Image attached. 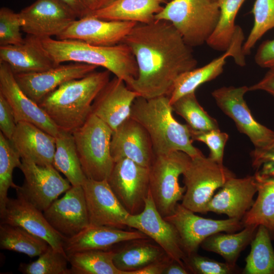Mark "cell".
Listing matches in <instances>:
<instances>
[{"instance_id":"ac0fdd59","label":"cell","mask_w":274,"mask_h":274,"mask_svg":"<svg viewBox=\"0 0 274 274\" xmlns=\"http://www.w3.org/2000/svg\"><path fill=\"white\" fill-rule=\"evenodd\" d=\"M97 66L78 62L59 64L42 72L14 75L22 90L37 104L63 83L82 78Z\"/></svg>"},{"instance_id":"ab89813d","label":"cell","mask_w":274,"mask_h":274,"mask_svg":"<svg viewBox=\"0 0 274 274\" xmlns=\"http://www.w3.org/2000/svg\"><path fill=\"white\" fill-rule=\"evenodd\" d=\"M68 262L66 254L49 245L37 260L28 263H21L18 269L24 274H71L67 267Z\"/></svg>"},{"instance_id":"8992f818","label":"cell","mask_w":274,"mask_h":274,"mask_svg":"<svg viewBox=\"0 0 274 274\" xmlns=\"http://www.w3.org/2000/svg\"><path fill=\"white\" fill-rule=\"evenodd\" d=\"M113 130L92 113L73 133L83 171L87 178L107 180L114 161L111 153Z\"/></svg>"},{"instance_id":"603a6c76","label":"cell","mask_w":274,"mask_h":274,"mask_svg":"<svg viewBox=\"0 0 274 274\" xmlns=\"http://www.w3.org/2000/svg\"><path fill=\"white\" fill-rule=\"evenodd\" d=\"M138 97L123 80L115 76L95 98L91 113L113 131L130 117L132 105Z\"/></svg>"},{"instance_id":"f6af8a7d","label":"cell","mask_w":274,"mask_h":274,"mask_svg":"<svg viewBox=\"0 0 274 274\" xmlns=\"http://www.w3.org/2000/svg\"><path fill=\"white\" fill-rule=\"evenodd\" d=\"M17 123L9 102L0 93V130L8 140H11Z\"/></svg>"},{"instance_id":"1f68e13d","label":"cell","mask_w":274,"mask_h":274,"mask_svg":"<svg viewBox=\"0 0 274 274\" xmlns=\"http://www.w3.org/2000/svg\"><path fill=\"white\" fill-rule=\"evenodd\" d=\"M55 138L53 166L65 176L72 186L82 185L87 178L82 168L73 134L59 130Z\"/></svg>"},{"instance_id":"2e32d148","label":"cell","mask_w":274,"mask_h":274,"mask_svg":"<svg viewBox=\"0 0 274 274\" xmlns=\"http://www.w3.org/2000/svg\"><path fill=\"white\" fill-rule=\"evenodd\" d=\"M85 197L89 223L123 229L129 213L121 203L107 180L87 178L82 185Z\"/></svg>"},{"instance_id":"7c38bea8","label":"cell","mask_w":274,"mask_h":274,"mask_svg":"<svg viewBox=\"0 0 274 274\" xmlns=\"http://www.w3.org/2000/svg\"><path fill=\"white\" fill-rule=\"evenodd\" d=\"M24 176L19 190L33 206L43 212L62 193L72 187L53 165H40L21 160L19 168Z\"/></svg>"},{"instance_id":"9c48e42d","label":"cell","mask_w":274,"mask_h":274,"mask_svg":"<svg viewBox=\"0 0 274 274\" xmlns=\"http://www.w3.org/2000/svg\"><path fill=\"white\" fill-rule=\"evenodd\" d=\"M164 218L177 230L186 255L196 253L202 242L213 234L233 233L244 227L242 221L235 219L215 220L199 216L181 203Z\"/></svg>"},{"instance_id":"e575fe53","label":"cell","mask_w":274,"mask_h":274,"mask_svg":"<svg viewBox=\"0 0 274 274\" xmlns=\"http://www.w3.org/2000/svg\"><path fill=\"white\" fill-rule=\"evenodd\" d=\"M49 245L23 228L1 223L0 248L23 253L30 257L40 256Z\"/></svg>"},{"instance_id":"816d5d0a","label":"cell","mask_w":274,"mask_h":274,"mask_svg":"<svg viewBox=\"0 0 274 274\" xmlns=\"http://www.w3.org/2000/svg\"><path fill=\"white\" fill-rule=\"evenodd\" d=\"M86 5L90 12V14L93 12L101 10L109 6L117 0H84Z\"/></svg>"},{"instance_id":"f5cc1de1","label":"cell","mask_w":274,"mask_h":274,"mask_svg":"<svg viewBox=\"0 0 274 274\" xmlns=\"http://www.w3.org/2000/svg\"><path fill=\"white\" fill-rule=\"evenodd\" d=\"M166 1H167V2H169V1H172V0H166Z\"/></svg>"},{"instance_id":"7bdbcfd3","label":"cell","mask_w":274,"mask_h":274,"mask_svg":"<svg viewBox=\"0 0 274 274\" xmlns=\"http://www.w3.org/2000/svg\"><path fill=\"white\" fill-rule=\"evenodd\" d=\"M191 135L193 141L203 143L208 147L210 158L223 164L224 148L229 138L227 133L217 129L204 132H191Z\"/></svg>"},{"instance_id":"d6a6232c","label":"cell","mask_w":274,"mask_h":274,"mask_svg":"<svg viewBox=\"0 0 274 274\" xmlns=\"http://www.w3.org/2000/svg\"><path fill=\"white\" fill-rule=\"evenodd\" d=\"M268 230L258 226L245 259V274H274V250Z\"/></svg>"},{"instance_id":"4316f807","label":"cell","mask_w":274,"mask_h":274,"mask_svg":"<svg viewBox=\"0 0 274 274\" xmlns=\"http://www.w3.org/2000/svg\"><path fill=\"white\" fill-rule=\"evenodd\" d=\"M140 231H125L107 226L89 225L74 236L65 238L63 248L67 254L88 250H108L117 244L148 238Z\"/></svg>"},{"instance_id":"b9f144b4","label":"cell","mask_w":274,"mask_h":274,"mask_svg":"<svg viewBox=\"0 0 274 274\" xmlns=\"http://www.w3.org/2000/svg\"><path fill=\"white\" fill-rule=\"evenodd\" d=\"M183 262L190 273L232 274L238 271L236 266L201 256L197 252L187 255Z\"/></svg>"},{"instance_id":"681fc988","label":"cell","mask_w":274,"mask_h":274,"mask_svg":"<svg viewBox=\"0 0 274 274\" xmlns=\"http://www.w3.org/2000/svg\"><path fill=\"white\" fill-rule=\"evenodd\" d=\"M71 9L78 19L90 14L84 0H58Z\"/></svg>"},{"instance_id":"bcb514c9","label":"cell","mask_w":274,"mask_h":274,"mask_svg":"<svg viewBox=\"0 0 274 274\" xmlns=\"http://www.w3.org/2000/svg\"><path fill=\"white\" fill-rule=\"evenodd\" d=\"M256 63L261 67H274V39L263 42L255 55Z\"/></svg>"},{"instance_id":"d4e9b609","label":"cell","mask_w":274,"mask_h":274,"mask_svg":"<svg viewBox=\"0 0 274 274\" xmlns=\"http://www.w3.org/2000/svg\"><path fill=\"white\" fill-rule=\"evenodd\" d=\"M0 62L6 63L14 75L42 72L57 65L42 39L30 35L20 44L0 46Z\"/></svg>"},{"instance_id":"9a60e30c","label":"cell","mask_w":274,"mask_h":274,"mask_svg":"<svg viewBox=\"0 0 274 274\" xmlns=\"http://www.w3.org/2000/svg\"><path fill=\"white\" fill-rule=\"evenodd\" d=\"M16 191L17 197H8L4 210L0 213L1 223L21 227L45 240L54 249L66 254L63 248L66 237L51 226L42 211L30 202L19 190Z\"/></svg>"},{"instance_id":"836d02e7","label":"cell","mask_w":274,"mask_h":274,"mask_svg":"<svg viewBox=\"0 0 274 274\" xmlns=\"http://www.w3.org/2000/svg\"><path fill=\"white\" fill-rule=\"evenodd\" d=\"M112 250H88L67 254L71 274H124L113 262Z\"/></svg>"},{"instance_id":"8fae6325","label":"cell","mask_w":274,"mask_h":274,"mask_svg":"<svg viewBox=\"0 0 274 274\" xmlns=\"http://www.w3.org/2000/svg\"><path fill=\"white\" fill-rule=\"evenodd\" d=\"M107 181L130 215L141 212L150 191L149 169L123 158L115 162Z\"/></svg>"},{"instance_id":"7a4b0ae2","label":"cell","mask_w":274,"mask_h":274,"mask_svg":"<svg viewBox=\"0 0 274 274\" xmlns=\"http://www.w3.org/2000/svg\"><path fill=\"white\" fill-rule=\"evenodd\" d=\"M108 70L94 71L66 82L38 104L59 130L73 133L91 113L92 104L110 80Z\"/></svg>"},{"instance_id":"484cf974","label":"cell","mask_w":274,"mask_h":274,"mask_svg":"<svg viewBox=\"0 0 274 274\" xmlns=\"http://www.w3.org/2000/svg\"><path fill=\"white\" fill-rule=\"evenodd\" d=\"M11 142L21 160L40 165H53L55 138L35 125L17 123Z\"/></svg>"},{"instance_id":"d6986e66","label":"cell","mask_w":274,"mask_h":274,"mask_svg":"<svg viewBox=\"0 0 274 274\" xmlns=\"http://www.w3.org/2000/svg\"><path fill=\"white\" fill-rule=\"evenodd\" d=\"M136 23L105 20L89 14L76 19L56 39L76 40L96 46H111L122 43Z\"/></svg>"},{"instance_id":"277c9868","label":"cell","mask_w":274,"mask_h":274,"mask_svg":"<svg viewBox=\"0 0 274 274\" xmlns=\"http://www.w3.org/2000/svg\"><path fill=\"white\" fill-rule=\"evenodd\" d=\"M43 45L56 64L78 62L100 66L123 80L126 85L138 74L136 62L129 47L122 43L111 46L91 45L76 40L42 39Z\"/></svg>"},{"instance_id":"8d00e7d4","label":"cell","mask_w":274,"mask_h":274,"mask_svg":"<svg viewBox=\"0 0 274 274\" xmlns=\"http://www.w3.org/2000/svg\"><path fill=\"white\" fill-rule=\"evenodd\" d=\"M245 1L218 0L220 16L215 30L207 43L211 48L224 52L228 49L236 26V15Z\"/></svg>"},{"instance_id":"d590c367","label":"cell","mask_w":274,"mask_h":274,"mask_svg":"<svg viewBox=\"0 0 274 274\" xmlns=\"http://www.w3.org/2000/svg\"><path fill=\"white\" fill-rule=\"evenodd\" d=\"M172 107L173 112L185 119L191 132H204L219 129L216 120L200 105L195 92L181 97Z\"/></svg>"},{"instance_id":"83f0119b","label":"cell","mask_w":274,"mask_h":274,"mask_svg":"<svg viewBox=\"0 0 274 274\" xmlns=\"http://www.w3.org/2000/svg\"><path fill=\"white\" fill-rule=\"evenodd\" d=\"M166 0H117L106 7L90 14L109 21H130L149 23L161 11Z\"/></svg>"},{"instance_id":"3957f363","label":"cell","mask_w":274,"mask_h":274,"mask_svg":"<svg viewBox=\"0 0 274 274\" xmlns=\"http://www.w3.org/2000/svg\"><path fill=\"white\" fill-rule=\"evenodd\" d=\"M167 96L146 99L138 97L131 108L130 117L148 132L155 155L182 151L194 158L202 152L192 144L187 124L179 122Z\"/></svg>"},{"instance_id":"ba28073f","label":"cell","mask_w":274,"mask_h":274,"mask_svg":"<svg viewBox=\"0 0 274 274\" xmlns=\"http://www.w3.org/2000/svg\"><path fill=\"white\" fill-rule=\"evenodd\" d=\"M186 191L181 204L194 213H207L214 193L235 175L203 154L191 158L183 174Z\"/></svg>"},{"instance_id":"52a82bcc","label":"cell","mask_w":274,"mask_h":274,"mask_svg":"<svg viewBox=\"0 0 274 274\" xmlns=\"http://www.w3.org/2000/svg\"><path fill=\"white\" fill-rule=\"evenodd\" d=\"M191 157L182 151L155 155L149 167L150 191L156 208L165 218L175 210L186 191L179 179L187 167Z\"/></svg>"},{"instance_id":"f35d334b","label":"cell","mask_w":274,"mask_h":274,"mask_svg":"<svg viewBox=\"0 0 274 274\" xmlns=\"http://www.w3.org/2000/svg\"><path fill=\"white\" fill-rule=\"evenodd\" d=\"M251 13L254 23L243 45L245 55L250 53L256 43L267 31L274 28V0H255Z\"/></svg>"},{"instance_id":"cb8c5ba5","label":"cell","mask_w":274,"mask_h":274,"mask_svg":"<svg viewBox=\"0 0 274 274\" xmlns=\"http://www.w3.org/2000/svg\"><path fill=\"white\" fill-rule=\"evenodd\" d=\"M257 192L256 179L253 176L229 178L211 198L207 212L225 214L229 218L241 220L254 203Z\"/></svg>"},{"instance_id":"74e56055","label":"cell","mask_w":274,"mask_h":274,"mask_svg":"<svg viewBox=\"0 0 274 274\" xmlns=\"http://www.w3.org/2000/svg\"><path fill=\"white\" fill-rule=\"evenodd\" d=\"M21 159L11 141L0 132V213L5 208L9 189L18 186L13 182V173L15 168H19Z\"/></svg>"},{"instance_id":"f546056e","label":"cell","mask_w":274,"mask_h":274,"mask_svg":"<svg viewBox=\"0 0 274 274\" xmlns=\"http://www.w3.org/2000/svg\"><path fill=\"white\" fill-rule=\"evenodd\" d=\"M257 196L250 209L241 220L244 226L262 225L274 240V176L261 177L254 174Z\"/></svg>"},{"instance_id":"db71d44e","label":"cell","mask_w":274,"mask_h":274,"mask_svg":"<svg viewBox=\"0 0 274 274\" xmlns=\"http://www.w3.org/2000/svg\"><path fill=\"white\" fill-rule=\"evenodd\" d=\"M215 1H218V0H215Z\"/></svg>"},{"instance_id":"ee69618b","label":"cell","mask_w":274,"mask_h":274,"mask_svg":"<svg viewBox=\"0 0 274 274\" xmlns=\"http://www.w3.org/2000/svg\"><path fill=\"white\" fill-rule=\"evenodd\" d=\"M252 166L261 177L274 176V138L267 145L251 152Z\"/></svg>"},{"instance_id":"7dc6e473","label":"cell","mask_w":274,"mask_h":274,"mask_svg":"<svg viewBox=\"0 0 274 274\" xmlns=\"http://www.w3.org/2000/svg\"><path fill=\"white\" fill-rule=\"evenodd\" d=\"M257 90L265 91L274 97V67L268 68L259 81L249 87V91Z\"/></svg>"},{"instance_id":"c3c4849f","label":"cell","mask_w":274,"mask_h":274,"mask_svg":"<svg viewBox=\"0 0 274 274\" xmlns=\"http://www.w3.org/2000/svg\"><path fill=\"white\" fill-rule=\"evenodd\" d=\"M172 260L173 259L166 255L161 259L133 272L132 274H163L165 268Z\"/></svg>"},{"instance_id":"f1b7e54d","label":"cell","mask_w":274,"mask_h":274,"mask_svg":"<svg viewBox=\"0 0 274 274\" xmlns=\"http://www.w3.org/2000/svg\"><path fill=\"white\" fill-rule=\"evenodd\" d=\"M147 239L132 240L130 244L114 251V263L124 274H132L167 255L159 245Z\"/></svg>"},{"instance_id":"60d3db41","label":"cell","mask_w":274,"mask_h":274,"mask_svg":"<svg viewBox=\"0 0 274 274\" xmlns=\"http://www.w3.org/2000/svg\"><path fill=\"white\" fill-rule=\"evenodd\" d=\"M24 21L20 13L7 7L0 9V46L18 45L24 41L20 32Z\"/></svg>"},{"instance_id":"e0dca14e","label":"cell","mask_w":274,"mask_h":274,"mask_svg":"<svg viewBox=\"0 0 274 274\" xmlns=\"http://www.w3.org/2000/svg\"><path fill=\"white\" fill-rule=\"evenodd\" d=\"M43 214L51 226L66 238L74 236L88 226V214L82 185L72 186Z\"/></svg>"},{"instance_id":"30bf717a","label":"cell","mask_w":274,"mask_h":274,"mask_svg":"<svg viewBox=\"0 0 274 274\" xmlns=\"http://www.w3.org/2000/svg\"><path fill=\"white\" fill-rule=\"evenodd\" d=\"M249 87L223 86L214 90L212 95L222 111L246 134L255 148L262 147L274 138V131L257 121L244 99Z\"/></svg>"},{"instance_id":"44dd1931","label":"cell","mask_w":274,"mask_h":274,"mask_svg":"<svg viewBox=\"0 0 274 274\" xmlns=\"http://www.w3.org/2000/svg\"><path fill=\"white\" fill-rule=\"evenodd\" d=\"M244 40V37L242 34H235L228 49L220 56L201 67H195L181 74L176 80L168 96L170 105L181 97L194 92L201 85L220 75L228 57H232L235 63L241 66L245 65V55L243 51Z\"/></svg>"},{"instance_id":"7402d4cb","label":"cell","mask_w":274,"mask_h":274,"mask_svg":"<svg viewBox=\"0 0 274 274\" xmlns=\"http://www.w3.org/2000/svg\"><path fill=\"white\" fill-rule=\"evenodd\" d=\"M111 153L114 162L126 158L148 168L155 156L148 132L130 117L113 131Z\"/></svg>"},{"instance_id":"5b68a950","label":"cell","mask_w":274,"mask_h":274,"mask_svg":"<svg viewBox=\"0 0 274 274\" xmlns=\"http://www.w3.org/2000/svg\"><path fill=\"white\" fill-rule=\"evenodd\" d=\"M220 16L218 1L172 0L155 16L170 22L190 47L207 43Z\"/></svg>"},{"instance_id":"5bb4252c","label":"cell","mask_w":274,"mask_h":274,"mask_svg":"<svg viewBox=\"0 0 274 274\" xmlns=\"http://www.w3.org/2000/svg\"><path fill=\"white\" fill-rule=\"evenodd\" d=\"M19 13L24 21L22 30L41 39L57 38L78 19L58 0H37Z\"/></svg>"},{"instance_id":"ffe728a7","label":"cell","mask_w":274,"mask_h":274,"mask_svg":"<svg viewBox=\"0 0 274 274\" xmlns=\"http://www.w3.org/2000/svg\"><path fill=\"white\" fill-rule=\"evenodd\" d=\"M0 93L10 105L16 123L25 122L55 137L59 130L38 104L20 88L14 74L5 63L0 62Z\"/></svg>"},{"instance_id":"4dcf8cb0","label":"cell","mask_w":274,"mask_h":274,"mask_svg":"<svg viewBox=\"0 0 274 274\" xmlns=\"http://www.w3.org/2000/svg\"><path fill=\"white\" fill-rule=\"evenodd\" d=\"M258 227L249 225L237 233L221 232L213 234L205 239L200 247L204 250L220 255L225 262L235 267L241 253L251 244Z\"/></svg>"},{"instance_id":"4fadbf2b","label":"cell","mask_w":274,"mask_h":274,"mask_svg":"<svg viewBox=\"0 0 274 274\" xmlns=\"http://www.w3.org/2000/svg\"><path fill=\"white\" fill-rule=\"evenodd\" d=\"M125 224L143 232L152 239L172 259L185 264L183 261L187 255L178 232L158 212L150 191L143 211L138 214H129Z\"/></svg>"},{"instance_id":"6da1fadb","label":"cell","mask_w":274,"mask_h":274,"mask_svg":"<svg viewBox=\"0 0 274 274\" xmlns=\"http://www.w3.org/2000/svg\"><path fill=\"white\" fill-rule=\"evenodd\" d=\"M130 49L138 69L127 86L146 99L169 96L177 78L195 67L191 47L169 22L136 23L123 42Z\"/></svg>"},{"instance_id":"f907efd6","label":"cell","mask_w":274,"mask_h":274,"mask_svg":"<svg viewBox=\"0 0 274 274\" xmlns=\"http://www.w3.org/2000/svg\"><path fill=\"white\" fill-rule=\"evenodd\" d=\"M188 273H190V272L185 264L173 259L165 268L163 274Z\"/></svg>"}]
</instances>
